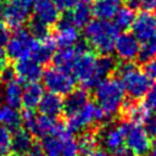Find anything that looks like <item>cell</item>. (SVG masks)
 Wrapping results in <instances>:
<instances>
[{"label": "cell", "instance_id": "cell-46", "mask_svg": "<svg viewBox=\"0 0 156 156\" xmlns=\"http://www.w3.org/2000/svg\"><path fill=\"white\" fill-rule=\"evenodd\" d=\"M4 156H21V155H18V154H16V152H12V154H9V152H7V154H5Z\"/></svg>", "mask_w": 156, "mask_h": 156}, {"label": "cell", "instance_id": "cell-28", "mask_svg": "<svg viewBox=\"0 0 156 156\" xmlns=\"http://www.w3.org/2000/svg\"><path fill=\"white\" fill-rule=\"evenodd\" d=\"M123 113L126 115V117L128 118L129 122H134V123H143V121L146 118V116L150 113V110L147 108V106L143 102H129V104H124L123 106Z\"/></svg>", "mask_w": 156, "mask_h": 156}, {"label": "cell", "instance_id": "cell-29", "mask_svg": "<svg viewBox=\"0 0 156 156\" xmlns=\"http://www.w3.org/2000/svg\"><path fill=\"white\" fill-rule=\"evenodd\" d=\"M98 141H99L98 135L94 134L93 132H88V130L82 132V134L79 135V138L77 140L79 155L87 156L90 152H93L98 146Z\"/></svg>", "mask_w": 156, "mask_h": 156}, {"label": "cell", "instance_id": "cell-26", "mask_svg": "<svg viewBox=\"0 0 156 156\" xmlns=\"http://www.w3.org/2000/svg\"><path fill=\"white\" fill-rule=\"evenodd\" d=\"M22 91H23V87L21 85L17 78L5 83L2 89V98L5 104L18 108L22 104Z\"/></svg>", "mask_w": 156, "mask_h": 156}, {"label": "cell", "instance_id": "cell-13", "mask_svg": "<svg viewBox=\"0 0 156 156\" xmlns=\"http://www.w3.org/2000/svg\"><path fill=\"white\" fill-rule=\"evenodd\" d=\"M133 34L139 40V43L149 41L156 39V21L155 16L149 11H143L135 16L132 24Z\"/></svg>", "mask_w": 156, "mask_h": 156}, {"label": "cell", "instance_id": "cell-1", "mask_svg": "<svg viewBox=\"0 0 156 156\" xmlns=\"http://www.w3.org/2000/svg\"><path fill=\"white\" fill-rule=\"evenodd\" d=\"M126 90L123 83L117 77H106L94 87V99L105 118L118 115L126 104Z\"/></svg>", "mask_w": 156, "mask_h": 156}, {"label": "cell", "instance_id": "cell-5", "mask_svg": "<svg viewBox=\"0 0 156 156\" xmlns=\"http://www.w3.org/2000/svg\"><path fill=\"white\" fill-rule=\"evenodd\" d=\"M116 69L118 72L119 79L122 80L126 94L128 96H130L133 100H139L146 95L147 90L152 84V80L144 72V69L136 67L133 63V61L132 62L122 61V63H119Z\"/></svg>", "mask_w": 156, "mask_h": 156}, {"label": "cell", "instance_id": "cell-37", "mask_svg": "<svg viewBox=\"0 0 156 156\" xmlns=\"http://www.w3.org/2000/svg\"><path fill=\"white\" fill-rule=\"evenodd\" d=\"M145 98V105L147 106L149 110H156V83L151 84L150 89L147 90Z\"/></svg>", "mask_w": 156, "mask_h": 156}, {"label": "cell", "instance_id": "cell-10", "mask_svg": "<svg viewBox=\"0 0 156 156\" xmlns=\"http://www.w3.org/2000/svg\"><path fill=\"white\" fill-rule=\"evenodd\" d=\"M124 144L136 155H145L151 147V138L140 123L124 122Z\"/></svg>", "mask_w": 156, "mask_h": 156}, {"label": "cell", "instance_id": "cell-40", "mask_svg": "<svg viewBox=\"0 0 156 156\" xmlns=\"http://www.w3.org/2000/svg\"><path fill=\"white\" fill-rule=\"evenodd\" d=\"M28 156H44V152H43L41 145H40V144L34 143V144H33V146L30 147L29 152H28Z\"/></svg>", "mask_w": 156, "mask_h": 156}, {"label": "cell", "instance_id": "cell-9", "mask_svg": "<svg viewBox=\"0 0 156 156\" xmlns=\"http://www.w3.org/2000/svg\"><path fill=\"white\" fill-rule=\"evenodd\" d=\"M102 119H105V116L101 112V110L98 107L96 104L90 102L89 100L79 110L74 111L71 115H67L66 126L71 132L82 133L84 130H88L94 124L101 122Z\"/></svg>", "mask_w": 156, "mask_h": 156}, {"label": "cell", "instance_id": "cell-3", "mask_svg": "<svg viewBox=\"0 0 156 156\" xmlns=\"http://www.w3.org/2000/svg\"><path fill=\"white\" fill-rule=\"evenodd\" d=\"M74 48L77 50V55L69 71L82 88H94L100 80L98 76V56L88 48L87 43L80 40L74 45Z\"/></svg>", "mask_w": 156, "mask_h": 156}, {"label": "cell", "instance_id": "cell-4", "mask_svg": "<svg viewBox=\"0 0 156 156\" xmlns=\"http://www.w3.org/2000/svg\"><path fill=\"white\" fill-rule=\"evenodd\" d=\"M40 145L44 156H79L77 140L67 126L61 123L51 134L43 138Z\"/></svg>", "mask_w": 156, "mask_h": 156}, {"label": "cell", "instance_id": "cell-34", "mask_svg": "<svg viewBox=\"0 0 156 156\" xmlns=\"http://www.w3.org/2000/svg\"><path fill=\"white\" fill-rule=\"evenodd\" d=\"M11 149V134L7 128L0 124V156H4Z\"/></svg>", "mask_w": 156, "mask_h": 156}, {"label": "cell", "instance_id": "cell-27", "mask_svg": "<svg viewBox=\"0 0 156 156\" xmlns=\"http://www.w3.org/2000/svg\"><path fill=\"white\" fill-rule=\"evenodd\" d=\"M76 55H77V50L74 46H61L54 52V56H52L54 66H57L65 69H71V66L76 58Z\"/></svg>", "mask_w": 156, "mask_h": 156}, {"label": "cell", "instance_id": "cell-2", "mask_svg": "<svg viewBox=\"0 0 156 156\" xmlns=\"http://www.w3.org/2000/svg\"><path fill=\"white\" fill-rule=\"evenodd\" d=\"M119 34L118 28L110 20H90L84 27L85 43L101 55L111 54Z\"/></svg>", "mask_w": 156, "mask_h": 156}, {"label": "cell", "instance_id": "cell-30", "mask_svg": "<svg viewBox=\"0 0 156 156\" xmlns=\"http://www.w3.org/2000/svg\"><path fill=\"white\" fill-rule=\"evenodd\" d=\"M135 15H134V10L127 7V6H122L117 13L113 16V23L115 26L118 28V30H127L129 28H132V24L134 22Z\"/></svg>", "mask_w": 156, "mask_h": 156}, {"label": "cell", "instance_id": "cell-19", "mask_svg": "<svg viewBox=\"0 0 156 156\" xmlns=\"http://www.w3.org/2000/svg\"><path fill=\"white\" fill-rule=\"evenodd\" d=\"M38 107L40 110V113L56 118L63 112V100L61 95L49 91L43 95Z\"/></svg>", "mask_w": 156, "mask_h": 156}, {"label": "cell", "instance_id": "cell-22", "mask_svg": "<svg viewBox=\"0 0 156 156\" xmlns=\"http://www.w3.org/2000/svg\"><path fill=\"white\" fill-rule=\"evenodd\" d=\"M33 144V135L27 129L18 128L17 130H13V135H11V149L13 152L21 156L28 155Z\"/></svg>", "mask_w": 156, "mask_h": 156}, {"label": "cell", "instance_id": "cell-14", "mask_svg": "<svg viewBox=\"0 0 156 156\" xmlns=\"http://www.w3.org/2000/svg\"><path fill=\"white\" fill-rule=\"evenodd\" d=\"M98 139L100 140L105 150L110 152L119 150L124 145V122L105 126L100 130Z\"/></svg>", "mask_w": 156, "mask_h": 156}, {"label": "cell", "instance_id": "cell-23", "mask_svg": "<svg viewBox=\"0 0 156 156\" xmlns=\"http://www.w3.org/2000/svg\"><path fill=\"white\" fill-rule=\"evenodd\" d=\"M88 101H89V95L84 88L73 89L71 93L66 95V99L63 100V112L66 113V116L71 115L74 111L79 110L82 106H84Z\"/></svg>", "mask_w": 156, "mask_h": 156}, {"label": "cell", "instance_id": "cell-33", "mask_svg": "<svg viewBox=\"0 0 156 156\" xmlns=\"http://www.w3.org/2000/svg\"><path fill=\"white\" fill-rule=\"evenodd\" d=\"M156 56V39L140 43V49L138 54V58L140 62L145 63L146 61L151 60Z\"/></svg>", "mask_w": 156, "mask_h": 156}, {"label": "cell", "instance_id": "cell-49", "mask_svg": "<svg viewBox=\"0 0 156 156\" xmlns=\"http://www.w3.org/2000/svg\"><path fill=\"white\" fill-rule=\"evenodd\" d=\"M155 21H156V15H155Z\"/></svg>", "mask_w": 156, "mask_h": 156}, {"label": "cell", "instance_id": "cell-24", "mask_svg": "<svg viewBox=\"0 0 156 156\" xmlns=\"http://www.w3.org/2000/svg\"><path fill=\"white\" fill-rule=\"evenodd\" d=\"M0 124L9 130H17L22 124V115L18 112L17 107L7 104L0 105Z\"/></svg>", "mask_w": 156, "mask_h": 156}, {"label": "cell", "instance_id": "cell-15", "mask_svg": "<svg viewBox=\"0 0 156 156\" xmlns=\"http://www.w3.org/2000/svg\"><path fill=\"white\" fill-rule=\"evenodd\" d=\"M79 28L76 27L68 17L60 18L56 23L54 41L57 46H74L79 41Z\"/></svg>", "mask_w": 156, "mask_h": 156}, {"label": "cell", "instance_id": "cell-12", "mask_svg": "<svg viewBox=\"0 0 156 156\" xmlns=\"http://www.w3.org/2000/svg\"><path fill=\"white\" fill-rule=\"evenodd\" d=\"M139 49H140V43L134 37V34L124 32L122 34H118L113 51L117 58H119L121 61L132 62L135 58H138Z\"/></svg>", "mask_w": 156, "mask_h": 156}, {"label": "cell", "instance_id": "cell-16", "mask_svg": "<svg viewBox=\"0 0 156 156\" xmlns=\"http://www.w3.org/2000/svg\"><path fill=\"white\" fill-rule=\"evenodd\" d=\"M32 12L34 18L50 26H54L60 20V10L52 0H32Z\"/></svg>", "mask_w": 156, "mask_h": 156}, {"label": "cell", "instance_id": "cell-43", "mask_svg": "<svg viewBox=\"0 0 156 156\" xmlns=\"http://www.w3.org/2000/svg\"><path fill=\"white\" fill-rule=\"evenodd\" d=\"M124 5L132 10H136L141 7V0H123Z\"/></svg>", "mask_w": 156, "mask_h": 156}, {"label": "cell", "instance_id": "cell-25", "mask_svg": "<svg viewBox=\"0 0 156 156\" xmlns=\"http://www.w3.org/2000/svg\"><path fill=\"white\" fill-rule=\"evenodd\" d=\"M69 18V21L78 28H84L89 21L93 17V12H91V7L87 4V2H77L71 10L67 16Z\"/></svg>", "mask_w": 156, "mask_h": 156}, {"label": "cell", "instance_id": "cell-38", "mask_svg": "<svg viewBox=\"0 0 156 156\" xmlns=\"http://www.w3.org/2000/svg\"><path fill=\"white\" fill-rule=\"evenodd\" d=\"M144 72L149 76V78L152 82L156 80V56L145 62V65H144Z\"/></svg>", "mask_w": 156, "mask_h": 156}, {"label": "cell", "instance_id": "cell-44", "mask_svg": "<svg viewBox=\"0 0 156 156\" xmlns=\"http://www.w3.org/2000/svg\"><path fill=\"white\" fill-rule=\"evenodd\" d=\"M87 156H111V155L108 154V151H107V150L95 149L93 152H90V154H89V155H87Z\"/></svg>", "mask_w": 156, "mask_h": 156}, {"label": "cell", "instance_id": "cell-48", "mask_svg": "<svg viewBox=\"0 0 156 156\" xmlns=\"http://www.w3.org/2000/svg\"><path fill=\"white\" fill-rule=\"evenodd\" d=\"M79 1H82V2H87V4H89V2H91L93 0H79Z\"/></svg>", "mask_w": 156, "mask_h": 156}, {"label": "cell", "instance_id": "cell-35", "mask_svg": "<svg viewBox=\"0 0 156 156\" xmlns=\"http://www.w3.org/2000/svg\"><path fill=\"white\" fill-rule=\"evenodd\" d=\"M143 127L150 138L156 139V113H149L143 121Z\"/></svg>", "mask_w": 156, "mask_h": 156}, {"label": "cell", "instance_id": "cell-41", "mask_svg": "<svg viewBox=\"0 0 156 156\" xmlns=\"http://www.w3.org/2000/svg\"><path fill=\"white\" fill-rule=\"evenodd\" d=\"M141 7L146 11L156 10V0H141Z\"/></svg>", "mask_w": 156, "mask_h": 156}, {"label": "cell", "instance_id": "cell-11", "mask_svg": "<svg viewBox=\"0 0 156 156\" xmlns=\"http://www.w3.org/2000/svg\"><path fill=\"white\" fill-rule=\"evenodd\" d=\"M22 124L32 135L44 138L51 134L58 123L55 121V118L46 115H35L33 110H24L22 113Z\"/></svg>", "mask_w": 156, "mask_h": 156}, {"label": "cell", "instance_id": "cell-36", "mask_svg": "<svg viewBox=\"0 0 156 156\" xmlns=\"http://www.w3.org/2000/svg\"><path fill=\"white\" fill-rule=\"evenodd\" d=\"M16 72H15V68L10 65H1L0 66V82L2 84L7 83V82H11L13 79H16Z\"/></svg>", "mask_w": 156, "mask_h": 156}, {"label": "cell", "instance_id": "cell-8", "mask_svg": "<svg viewBox=\"0 0 156 156\" xmlns=\"http://www.w3.org/2000/svg\"><path fill=\"white\" fill-rule=\"evenodd\" d=\"M43 87L48 91L57 95H67L76 87V79L69 69L52 66L43 71Z\"/></svg>", "mask_w": 156, "mask_h": 156}, {"label": "cell", "instance_id": "cell-6", "mask_svg": "<svg viewBox=\"0 0 156 156\" xmlns=\"http://www.w3.org/2000/svg\"><path fill=\"white\" fill-rule=\"evenodd\" d=\"M32 13V0H1L0 18L7 28L23 27Z\"/></svg>", "mask_w": 156, "mask_h": 156}, {"label": "cell", "instance_id": "cell-18", "mask_svg": "<svg viewBox=\"0 0 156 156\" xmlns=\"http://www.w3.org/2000/svg\"><path fill=\"white\" fill-rule=\"evenodd\" d=\"M91 12L95 18L111 20L123 6V0H93Z\"/></svg>", "mask_w": 156, "mask_h": 156}, {"label": "cell", "instance_id": "cell-21", "mask_svg": "<svg viewBox=\"0 0 156 156\" xmlns=\"http://www.w3.org/2000/svg\"><path fill=\"white\" fill-rule=\"evenodd\" d=\"M55 50H56V44H55L54 39L51 37H49L46 39L37 41V45H35L30 57L43 66L52 60Z\"/></svg>", "mask_w": 156, "mask_h": 156}, {"label": "cell", "instance_id": "cell-39", "mask_svg": "<svg viewBox=\"0 0 156 156\" xmlns=\"http://www.w3.org/2000/svg\"><path fill=\"white\" fill-rule=\"evenodd\" d=\"M52 2L60 11H69L77 4V0H52Z\"/></svg>", "mask_w": 156, "mask_h": 156}, {"label": "cell", "instance_id": "cell-7", "mask_svg": "<svg viewBox=\"0 0 156 156\" xmlns=\"http://www.w3.org/2000/svg\"><path fill=\"white\" fill-rule=\"evenodd\" d=\"M37 39L29 33L28 29L21 27L16 28L10 34L9 41L5 48V56L12 61H20L32 56V52L37 45Z\"/></svg>", "mask_w": 156, "mask_h": 156}, {"label": "cell", "instance_id": "cell-50", "mask_svg": "<svg viewBox=\"0 0 156 156\" xmlns=\"http://www.w3.org/2000/svg\"><path fill=\"white\" fill-rule=\"evenodd\" d=\"M0 1H1V0H0Z\"/></svg>", "mask_w": 156, "mask_h": 156}, {"label": "cell", "instance_id": "cell-31", "mask_svg": "<svg viewBox=\"0 0 156 156\" xmlns=\"http://www.w3.org/2000/svg\"><path fill=\"white\" fill-rule=\"evenodd\" d=\"M117 68V62L116 60L110 56V54L101 55L98 57V76L101 79L110 77Z\"/></svg>", "mask_w": 156, "mask_h": 156}, {"label": "cell", "instance_id": "cell-17", "mask_svg": "<svg viewBox=\"0 0 156 156\" xmlns=\"http://www.w3.org/2000/svg\"><path fill=\"white\" fill-rule=\"evenodd\" d=\"M16 77L18 80L27 83L38 82L43 76V68L41 65L34 61L32 57L23 58L20 61H16V65L13 66Z\"/></svg>", "mask_w": 156, "mask_h": 156}, {"label": "cell", "instance_id": "cell-20", "mask_svg": "<svg viewBox=\"0 0 156 156\" xmlns=\"http://www.w3.org/2000/svg\"><path fill=\"white\" fill-rule=\"evenodd\" d=\"M44 95V87L40 85L38 82L27 83L22 91V104L21 106L24 110H35L39 106V102Z\"/></svg>", "mask_w": 156, "mask_h": 156}, {"label": "cell", "instance_id": "cell-45", "mask_svg": "<svg viewBox=\"0 0 156 156\" xmlns=\"http://www.w3.org/2000/svg\"><path fill=\"white\" fill-rule=\"evenodd\" d=\"M151 156H156V141L154 144H151Z\"/></svg>", "mask_w": 156, "mask_h": 156}, {"label": "cell", "instance_id": "cell-32", "mask_svg": "<svg viewBox=\"0 0 156 156\" xmlns=\"http://www.w3.org/2000/svg\"><path fill=\"white\" fill-rule=\"evenodd\" d=\"M28 30L29 33L37 39V40H43L50 37V30H49V26L33 18L29 24H28Z\"/></svg>", "mask_w": 156, "mask_h": 156}, {"label": "cell", "instance_id": "cell-47", "mask_svg": "<svg viewBox=\"0 0 156 156\" xmlns=\"http://www.w3.org/2000/svg\"><path fill=\"white\" fill-rule=\"evenodd\" d=\"M2 101H4V98H2V91L0 90V105H2Z\"/></svg>", "mask_w": 156, "mask_h": 156}, {"label": "cell", "instance_id": "cell-42", "mask_svg": "<svg viewBox=\"0 0 156 156\" xmlns=\"http://www.w3.org/2000/svg\"><path fill=\"white\" fill-rule=\"evenodd\" d=\"M113 156H138L136 154H134L132 150H129L128 147H121L119 150L113 152Z\"/></svg>", "mask_w": 156, "mask_h": 156}]
</instances>
